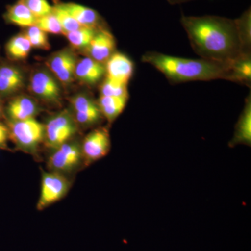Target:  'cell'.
<instances>
[{
	"label": "cell",
	"mask_w": 251,
	"mask_h": 251,
	"mask_svg": "<svg viewBox=\"0 0 251 251\" xmlns=\"http://www.w3.org/2000/svg\"><path fill=\"white\" fill-rule=\"evenodd\" d=\"M181 23L193 50L201 58L230 64L244 56L237 21L216 16H182Z\"/></svg>",
	"instance_id": "1"
},
{
	"label": "cell",
	"mask_w": 251,
	"mask_h": 251,
	"mask_svg": "<svg viewBox=\"0 0 251 251\" xmlns=\"http://www.w3.org/2000/svg\"><path fill=\"white\" fill-rule=\"evenodd\" d=\"M142 62L156 68L173 83L190 81L229 80L230 64L201 58L193 59L173 57L150 51L142 56Z\"/></svg>",
	"instance_id": "2"
},
{
	"label": "cell",
	"mask_w": 251,
	"mask_h": 251,
	"mask_svg": "<svg viewBox=\"0 0 251 251\" xmlns=\"http://www.w3.org/2000/svg\"><path fill=\"white\" fill-rule=\"evenodd\" d=\"M10 139L19 150L35 153L44 140V125L35 118L21 121H9L8 124Z\"/></svg>",
	"instance_id": "3"
},
{
	"label": "cell",
	"mask_w": 251,
	"mask_h": 251,
	"mask_svg": "<svg viewBox=\"0 0 251 251\" xmlns=\"http://www.w3.org/2000/svg\"><path fill=\"white\" fill-rule=\"evenodd\" d=\"M77 126L74 115L68 110L51 117L44 126V140L46 145L54 150L67 143L77 133Z\"/></svg>",
	"instance_id": "4"
},
{
	"label": "cell",
	"mask_w": 251,
	"mask_h": 251,
	"mask_svg": "<svg viewBox=\"0 0 251 251\" xmlns=\"http://www.w3.org/2000/svg\"><path fill=\"white\" fill-rule=\"evenodd\" d=\"M71 187V182L65 175L54 171L43 172L41 191L36 207L39 211L63 199Z\"/></svg>",
	"instance_id": "5"
},
{
	"label": "cell",
	"mask_w": 251,
	"mask_h": 251,
	"mask_svg": "<svg viewBox=\"0 0 251 251\" xmlns=\"http://www.w3.org/2000/svg\"><path fill=\"white\" fill-rule=\"evenodd\" d=\"M83 162L81 145L69 140L54 149L48 160V166L50 171L64 175L75 171Z\"/></svg>",
	"instance_id": "6"
},
{
	"label": "cell",
	"mask_w": 251,
	"mask_h": 251,
	"mask_svg": "<svg viewBox=\"0 0 251 251\" xmlns=\"http://www.w3.org/2000/svg\"><path fill=\"white\" fill-rule=\"evenodd\" d=\"M59 81L49 70L39 69L32 73L29 88L35 97L50 103H59L61 87Z\"/></svg>",
	"instance_id": "7"
},
{
	"label": "cell",
	"mask_w": 251,
	"mask_h": 251,
	"mask_svg": "<svg viewBox=\"0 0 251 251\" xmlns=\"http://www.w3.org/2000/svg\"><path fill=\"white\" fill-rule=\"evenodd\" d=\"M111 140L107 128H95L86 135L81 144L84 163L91 164L106 156L110 152Z\"/></svg>",
	"instance_id": "8"
},
{
	"label": "cell",
	"mask_w": 251,
	"mask_h": 251,
	"mask_svg": "<svg viewBox=\"0 0 251 251\" xmlns=\"http://www.w3.org/2000/svg\"><path fill=\"white\" fill-rule=\"evenodd\" d=\"M77 59L72 50L64 49L52 54L47 60L50 72L59 82L69 85L75 78Z\"/></svg>",
	"instance_id": "9"
},
{
	"label": "cell",
	"mask_w": 251,
	"mask_h": 251,
	"mask_svg": "<svg viewBox=\"0 0 251 251\" xmlns=\"http://www.w3.org/2000/svg\"><path fill=\"white\" fill-rule=\"evenodd\" d=\"M74 117L77 125L85 127H92L99 125L103 117L99 108L98 102L90 96L78 94L71 100Z\"/></svg>",
	"instance_id": "10"
},
{
	"label": "cell",
	"mask_w": 251,
	"mask_h": 251,
	"mask_svg": "<svg viewBox=\"0 0 251 251\" xmlns=\"http://www.w3.org/2000/svg\"><path fill=\"white\" fill-rule=\"evenodd\" d=\"M115 48L116 41L113 34L108 28L103 27L97 29L93 39L85 50L88 57L105 64L115 52Z\"/></svg>",
	"instance_id": "11"
},
{
	"label": "cell",
	"mask_w": 251,
	"mask_h": 251,
	"mask_svg": "<svg viewBox=\"0 0 251 251\" xmlns=\"http://www.w3.org/2000/svg\"><path fill=\"white\" fill-rule=\"evenodd\" d=\"M105 75L108 80L128 85L134 72V64L126 54L114 52L105 64Z\"/></svg>",
	"instance_id": "12"
},
{
	"label": "cell",
	"mask_w": 251,
	"mask_h": 251,
	"mask_svg": "<svg viewBox=\"0 0 251 251\" xmlns=\"http://www.w3.org/2000/svg\"><path fill=\"white\" fill-rule=\"evenodd\" d=\"M37 103L31 97L26 95L18 96L8 103L6 111L9 121H21L35 118L39 112Z\"/></svg>",
	"instance_id": "13"
},
{
	"label": "cell",
	"mask_w": 251,
	"mask_h": 251,
	"mask_svg": "<svg viewBox=\"0 0 251 251\" xmlns=\"http://www.w3.org/2000/svg\"><path fill=\"white\" fill-rule=\"evenodd\" d=\"M25 83V76L20 68L9 64L0 65V96L19 92Z\"/></svg>",
	"instance_id": "14"
},
{
	"label": "cell",
	"mask_w": 251,
	"mask_h": 251,
	"mask_svg": "<svg viewBox=\"0 0 251 251\" xmlns=\"http://www.w3.org/2000/svg\"><path fill=\"white\" fill-rule=\"evenodd\" d=\"M105 75V64L88 57L77 60L75 77L82 83L90 86L96 85Z\"/></svg>",
	"instance_id": "15"
},
{
	"label": "cell",
	"mask_w": 251,
	"mask_h": 251,
	"mask_svg": "<svg viewBox=\"0 0 251 251\" xmlns=\"http://www.w3.org/2000/svg\"><path fill=\"white\" fill-rule=\"evenodd\" d=\"M62 4L64 9L82 27L97 29L105 27L101 16L95 10L76 3L62 2Z\"/></svg>",
	"instance_id": "16"
},
{
	"label": "cell",
	"mask_w": 251,
	"mask_h": 251,
	"mask_svg": "<svg viewBox=\"0 0 251 251\" xmlns=\"http://www.w3.org/2000/svg\"><path fill=\"white\" fill-rule=\"evenodd\" d=\"M251 95L246 99L244 110L239 117L233 138L229 145L231 148L239 145L251 146Z\"/></svg>",
	"instance_id": "17"
},
{
	"label": "cell",
	"mask_w": 251,
	"mask_h": 251,
	"mask_svg": "<svg viewBox=\"0 0 251 251\" xmlns=\"http://www.w3.org/2000/svg\"><path fill=\"white\" fill-rule=\"evenodd\" d=\"M4 18L6 22L23 28L34 25L36 20L22 0H18L15 4L8 6Z\"/></svg>",
	"instance_id": "18"
},
{
	"label": "cell",
	"mask_w": 251,
	"mask_h": 251,
	"mask_svg": "<svg viewBox=\"0 0 251 251\" xmlns=\"http://www.w3.org/2000/svg\"><path fill=\"white\" fill-rule=\"evenodd\" d=\"M128 100V97L100 95L97 102L103 117L108 120L109 123H112L124 111Z\"/></svg>",
	"instance_id": "19"
},
{
	"label": "cell",
	"mask_w": 251,
	"mask_h": 251,
	"mask_svg": "<svg viewBox=\"0 0 251 251\" xmlns=\"http://www.w3.org/2000/svg\"><path fill=\"white\" fill-rule=\"evenodd\" d=\"M229 81L250 87L251 83V55L244 56L230 64Z\"/></svg>",
	"instance_id": "20"
},
{
	"label": "cell",
	"mask_w": 251,
	"mask_h": 251,
	"mask_svg": "<svg viewBox=\"0 0 251 251\" xmlns=\"http://www.w3.org/2000/svg\"><path fill=\"white\" fill-rule=\"evenodd\" d=\"M31 49L32 46L25 33L17 34L11 38L6 46L7 55L14 60L27 58Z\"/></svg>",
	"instance_id": "21"
},
{
	"label": "cell",
	"mask_w": 251,
	"mask_h": 251,
	"mask_svg": "<svg viewBox=\"0 0 251 251\" xmlns=\"http://www.w3.org/2000/svg\"><path fill=\"white\" fill-rule=\"evenodd\" d=\"M97 31V29L94 28L81 27L76 30L64 33V35L74 49L85 50L93 39Z\"/></svg>",
	"instance_id": "22"
},
{
	"label": "cell",
	"mask_w": 251,
	"mask_h": 251,
	"mask_svg": "<svg viewBox=\"0 0 251 251\" xmlns=\"http://www.w3.org/2000/svg\"><path fill=\"white\" fill-rule=\"evenodd\" d=\"M53 6L52 13H53L54 16L58 20L59 24H60L61 27H62L63 31H64V33L69 32V31L76 30V29L82 27L71 16L67 10L64 9V6H62V2H60L59 0H55L54 6Z\"/></svg>",
	"instance_id": "23"
},
{
	"label": "cell",
	"mask_w": 251,
	"mask_h": 251,
	"mask_svg": "<svg viewBox=\"0 0 251 251\" xmlns=\"http://www.w3.org/2000/svg\"><path fill=\"white\" fill-rule=\"evenodd\" d=\"M238 29L244 50L251 54V11L249 8L237 19Z\"/></svg>",
	"instance_id": "24"
},
{
	"label": "cell",
	"mask_w": 251,
	"mask_h": 251,
	"mask_svg": "<svg viewBox=\"0 0 251 251\" xmlns=\"http://www.w3.org/2000/svg\"><path fill=\"white\" fill-rule=\"evenodd\" d=\"M24 33L32 48L43 50H49L50 48L47 33L41 30L35 25L27 28V30Z\"/></svg>",
	"instance_id": "25"
},
{
	"label": "cell",
	"mask_w": 251,
	"mask_h": 251,
	"mask_svg": "<svg viewBox=\"0 0 251 251\" xmlns=\"http://www.w3.org/2000/svg\"><path fill=\"white\" fill-rule=\"evenodd\" d=\"M35 25L46 33L64 34V31L59 24L58 20L52 12L43 17L36 18Z\"/></svg>",
	"instance_id": "26"
},
{
	"label": "cell",
	"mask_w": 251,
	"mask_h": 251,
	"mask_svg": "<svg viewBox=\"0 0 251 251\" xmlns=\"http://www.w3.org/2000/svg\"><path fill=\"white\" fill-rule=\"evenodd\" d=\"M100 95L106 97H128L127 85L105 78L100 87Z\"/></svg>",
	"instance_id": "27"
},
{
	"label": "cell",
	"mask_w": 251,
	"mask_h": 251,
	"mask_svg": "<svg viewBox=\"0 0 251 251\" xmlns=\"http://www.w3.org/2000/svg\"><path fill=\"white\" fill-rule=\"evenodd\" d=\"M28 9L34 15V17L39 18L51 14L53 6L50 4L47 0H22Z\"/></svg>",
	"instance_id": "28"
},
{
	"label": "cell",
	"mask_w": 251,
	"mask_h": 251,
	"mask_svg": "<svg viewBox=\"0 0 251 251\" xmlns=\"http://www.w3.org/2000/svg\"><path fill=\"white\" fill-rule=\"evenodd\" d=\"M10 140L9 127L0 122V150H7L8 142Z\"/></svg>",
	"instance_id": "29"
},
{
	"label": "cell",
	"mask_w": 251,
	"mask_h": 251,
	"mask_svg": "<svg viewBox=\"0 0 251 251\" xmlns=\"http://www.w3.org/2000/svg\"><path fill=\"white\" fill-rule=\"evenodd\" d=\"M168 2L171 5L184 4V3L189 2L193 0H167Z\"/></svg>",
	"instance_id": "30"
},
{
	"label": "cell",
	"mask_w": 251,
	"mask_h": 251,
	"mask_svg": "<svg viewBox=\"0 0 251 251\" xmlns=\"http://www.w3.org/2000/svg\"><path fill=\"white\" fill-rule=\"evenodd\" d=\"M3 113H4V107H3L2 103L0 99V118L2 117Z\"/></svg>",
	"instance_id": "31"
}]
</instances>
